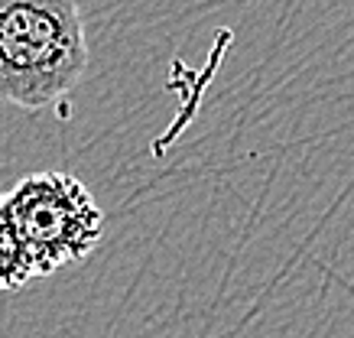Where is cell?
I'll use <instances>...</instances> for the list:
<instances>
[{"instance_id": "cell-1", "label": "cell", "mask_w": 354, "mask_h": 338, "mask_svg": "<svg viewBox=\"0 0 354 338\" xmlns=\"http://www.w3.org/2000/svg\"><path fill=\"white\" fill-rule=\"evenodd\" d=\"M88 62L78 0H0V104H59L85 78Z\"/></svg>"}, {"instance_id": "cell-2", "label": "cell", "mask_w": 354, "mask_h": 338, "mask_svg": "<svg viewBox=\"0 0 354 338\" xmlns=\"http://www.w3.org/2000/svg\"><path fill=\"white\" fill-rule=\"evenodd\" d=\"M17 234L26 244L36 276L88 261L104 238V212L91 189L72 173L43 169L3 192Z\"/></svg>"}, {"instance_id": "cell-3", "label": "cell", "mask_w": 354, "mask_h": 338, "mask_svg": "<svg viewBox=\"0 0 354 338\" xmlns=\"http://www.w3.org/2000/svg\"><path fill=\"white\" fill-rule=\"evenodd\" d=\"M32 276H36V267H32L26 244L17 234V225L0 196V293H17Z\"/></svg>"}]
</instances>
